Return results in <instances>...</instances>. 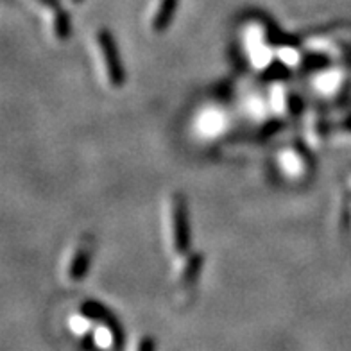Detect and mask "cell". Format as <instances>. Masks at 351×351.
Instances as JSON below:
<instances>
[{
  "label": "cell",
  "instance_id": "cell-1",
  "mask_svg": "<svg viewBox=\"0 0 351 351\" xmlns=\"http://www.w3.org/2000/svg\"><path fill=\"white\" fill-rule=\"evenodd\" d=\"M162 237L169 258H178L192 250V230L186 199L181 192L171 190L162 199Z\"/></svg>",
  "mask_w": 351,
  "mask_h": 351
},
{
  "label": "cell",
  "instance_id": "cell-7",
  "mask_svg": "<svg viewBox=\"0 0 351 351\" xmlns=\"http://www.w3.org/2000/svg\"><path fill=\"white\" fill-rule=\"evenodd\" d=\"M180 10V0H154L145 14V31L151 36H160L171 29Z\"/></svg>",
  "mask_w": 351,
  "mask_h": 351
},
{
  "label": "cell",
  "instance_id": "cell-9",
  "mask_svg": "<svg viewBox=\"0 0 351 351\" xmlns=\"http://www.w3.org/2000/svg\"><path fill=\"white\" fill-rule=\"evenodd\" d=\"M66 2H69V4H72V5H81L84 0H66Z\"/></svg>",
  "mask_w": 351,
  "mask_h": 351
},
{
  "label": "cell",
  "instance_id": "cell-5",
  "mask_svg": "<svg viewBox=\"0 0 351 351\" xmlns=\"http://www.w3.org/2000/svg\"><path fill=\"white\" fill-rule=\"evenodd\" d=\"M204 253L203 251L190 250L189 253L181 254L178 258L171 260V283L176 291L181 294H189L203 273Z\"/></svg>",
  "mask_w": 351,
  "mask_h": 351
},
{
  "label": "cell",
  "instance_id": "cell-4",
  "mask_svg": "<svg viewBox=\"0 0 351 351\" xmlns=\"http://www.w3.org/2000/svg\"><path fill=\"white\" fill-rule=\"evenodd\" d=\"M42 22L47 40L54 45H65L70 40V20L60 0H20Z\"/></svg>",
  "mask_w": 351,
  "mask_h": 351
},
{
  "label": "cell",
  "instance_id": "cell-3",
  "mask_svg": "<svg viewBox=\"0 0 351 351\" xmlns=\"http://www.w3.org/2000/svg\"><path fill=\"white\" fill-rule=\"evenodd\" d=\"M93 256H95V239L90 233H81L72 239L58 263L61 282L66 285L83 282L90 273Z\"/></svg>",
  "mask_w": 351,
  "mask_h": 351
},
{
  "label": "cell",
  "instance_id": "cell-2",
  "mask_svg": "<svg viewBox=\"0 0 351 351\" xmlns=\"http://www.w3.org/2000/svg\"><path fill=\"white\" fill-rule=\"evenodd\" d=\"M97 81L106 92H119L125 84V70L119 45L106 27H95L88 38Z\"/></svg>",
  "mask_w": 351,
  "mask_h": 351
},
{
  "label": "cell",
  "instance_id": "cell-8",
  "mask_svg": "<svg viewBox=\"0 0 351 351\" xmlns=\"http://www.w3.org/2000/svg\"><path fill=\"white\" fill-rule=\"evenodd\" d=\"M348 190H350V215H351V172L348 176Z\"/></svg>",
  "mask_w": 351,
  "mask_h": 351
},
{
  "label": "cell",
  "instance_id": "cell-6",
  "mask_svg": "<svg viewBox=\"0 0 351 351\" xmlns=\"http://www.w3.org/2000/svg\"><path fill=\"white\" fill-rule=\"evenodd\" d=\"M278 169L287 180L301 181L312 172V162L305 147L298 142L285 143L276 154Z\"/></svg>",
  "mask_w": 351,
  "mask_h": 351
}]
</instances>
